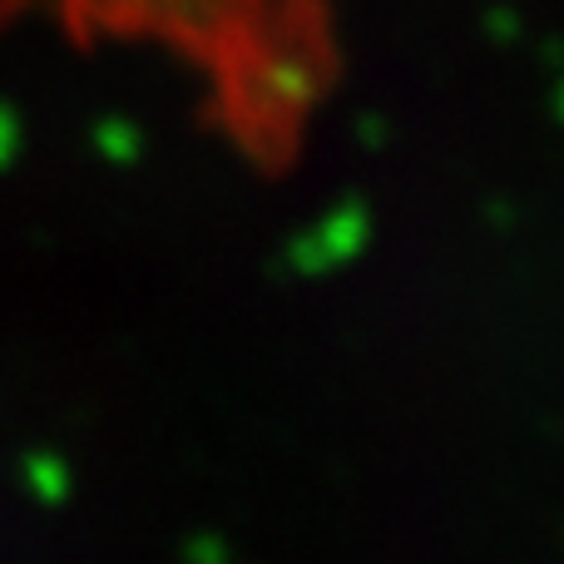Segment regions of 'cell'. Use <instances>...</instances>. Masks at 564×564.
<instances>
[{"label":"cell","mask_w":564,"mask_h":564,"mask_svg":"<svg viewBox=\"0 0 564 564\" xmlns=\"http://www.w3.org/2000/svg\"><path fill=\"white\" fill-rule=\"evenodd\" d=\"M6 6V0H0ZM69 25L174 50L208 85L224 129L248 154H288L332 85L322 0H20Z\"/></svg>","instance_id":"6da1fadb"}]
</instances>
